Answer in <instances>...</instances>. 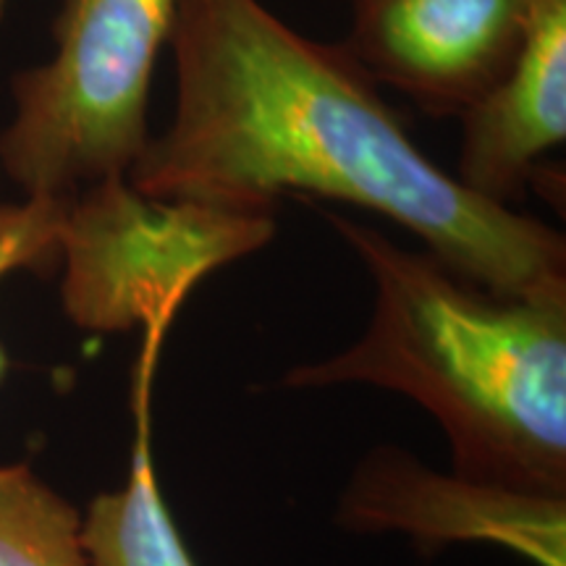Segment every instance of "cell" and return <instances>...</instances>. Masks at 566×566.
<instances>
[{
  "label": "cell",
  "mask_w": 566,
  "mask_h": 566,
  "mask_svg": "<svg viewBox=\"0 0 566 566\" xmlns=\"http://www.w3.org/2000/svg\"><path fill=\"white\" fill-rule=\"evenodd\" d=\"M459 118L457 179L499 205L522 200L535 163L566 139V0H537L512 69Z\"/></svg>",
  "instance_id": "7"
},
{
  "label": "cell",
  "mask_w": 566,
  "mask_h": 566,
  "mask_svg": "<svg viewBox=\"0 0 566 566\" xmlns=\"http://www.w3.org/2000/svg\"><path fill=\"white\" fill-rule=\"evenodd\" d=\"M80 530V512L30 467H0V566H87Z\"/></svg>",
  "instance_id": "9"
},
{
  "label": "cell",
  "mask_w": 566,
  "mask_h": 566,
  "mask_svg": "<svg viewBox=\"0 0 566 566\" xmlns=\"http://www.w3.org/2000/svg\"><path fill=\"white\" fill-rule=\"evenodd\" d=\"M71 197H27L0 205V279L13 271H48L61 260V231ZM9 373V354L0 346V380Z\"/></svg>",
  "instance_id": "10"
},
{
  "label": "cell",
  "mask_w": 566,
  "mask_h": 566,
  "mask_svg": "<svg viewBox=\"0 0 566 566\" xmlns=\"http://www.w3.org/2000/svg\"><path fill=\"white\" fill-rule=\"evenodd\" d=\"M338 522L405 533L422 548L491 543L537 566H566V499L438 475L399 449H378L346 485Z\"/></svg>",
  "instance_id": "6"
},
{
  "label": "cell",
  "mask_w": 566,
  "mask_h": 566,
  "mask_svg": "<svg viewBox=\"0 0 566 566\" xmlns=\"http://www.w3.org/2000/svg\"><path fill=\"white\" fill-rule=\"evenodd\" d=\"M375 283L365 336L286 388L367 384L441 422L454 475L566 499V292L501 296L430 252L325 212Z\"/></svg>",
  "instance_id": "2"
},
{
  "label": "cell",
  "mask_w": 566,
  "mask_h": 566,
  "mask_svg": "<svg viewBox=\"0 0 566 566\" xmlns=\"http://www.w3.org/2000/svg\"><path fill=\"white\" fill-rule=\"evenodd\" d=\"M6 3H9V0H0V21H3V11H6Z\"/></svg>",
  "instance_id": "11"
},
{
  "label": "cell",
  "mask_w": 566,
  "mask_h": 566,
  "mask_svg": "<svg viewBox=\"0 0 566 566\" xmlns=\"http://www.w3.org/2000/svg\"><path fill=\"white\" fill-rule=\"evenodd\" d=\"M179 0H63L55 55L13 76L0 168L27 197L126 179L150 142L147 103Z\"/></svg>",
  "instance_id": "3"
},
{
  "label": "cell",
  "mask_w": 566,
  "mask_h": 566,
  "mask_svg": "<svg viewBox=\"0 0 566 566\" xmlns=\"http://www.w3.org/2000/svg\"><path fill=\"white\" fill-rule=\"evenodd\" d=\"M168 45L174 116L126 176L134 192L239 216L328 197L415 231L488 292H566L562 233L441 171L344 45L304 38L260 0H179Z\"/></svg>",
  "instance_id": "1"
},
{
  "label": "cell",
  "mask_w": 566,
  "mask_h": 566,
  "mask_svg": "<svg viewBox=\"0 0 566 566\" xmlns=\"http://www.w3.org/2000/svg\"><path fill=\"white\" fill-rule=\"evenodd\" d=\"M273 231L271 216L150 200L126 179L95 184L71 197L63 221V307L92 331H168L200 279Z\"/></svg>",
  "instance_id": "4"
},
{
  "label": "cell",
  "mask_w": 566,
  "mask_h": 566,
  "mask_svg": "<svg viewBox=\"0 0 566 566\" xmlns=\"http://www.w3.org/2000/svg\"><path fill=\"white\" fill-rule=\"evenodd\" d=\"M158 354V346L142 344L134 375L137 436L126 485L92 499L82 520L80 537L87 566H197L174 525L153 467L150 396Z\"/></svg>",
  "instance_id": "8"
},
{
  "label": "cell",
  "mask_w": 566,
  "mask_h": 566,
  "mask_svg": "<svg viewBox=\"0 0 566 566\" xmlns=\"http://www.w3.org/2000/svg\"><path fill=\"white\" fill-rule=\"evenodd\" d=\"M344 42L370 80L462 116L506 76L537 0H352Z\"/></svg>",
  "instance_id": "5"
}]
</instances>
